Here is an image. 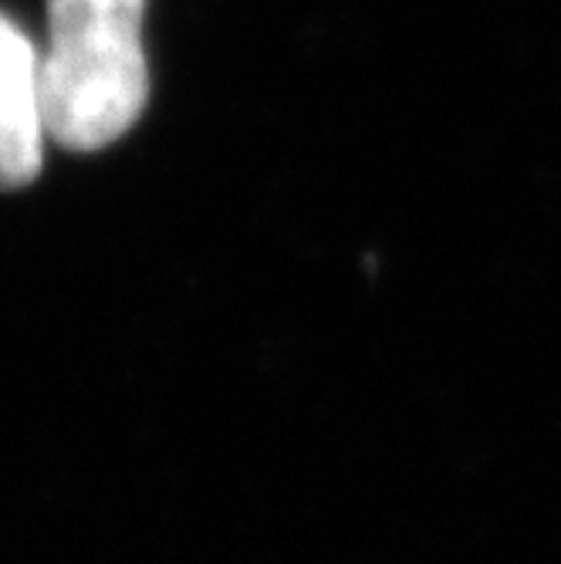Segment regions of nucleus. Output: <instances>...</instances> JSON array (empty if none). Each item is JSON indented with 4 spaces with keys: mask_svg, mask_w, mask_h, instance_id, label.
<instances>
[{
    "mask_svg": "<svg viewBox=\"0 0 561 564\" xmlns=\"http://www.w3.org/2000/svg\"><path fill=\"white\" fill-rule=\"evenodd\" d=\"M145 0H47L37 85L47 139L95 152L122 139L145 109Z\"/></svg>",
    "mask_w": 561,
    "mask_h": 564,
    "instance_id": "f257e3e1",
    "label": "nucleus"
},
{
    "mask_svg": "<svg viewBox=\"0 0 561 564\" xmlns=\"http://www.w3.org/2000/svg\"><path fill=\"white\" fill-rule=\"evenodd\" d=\"M44 139L37 47L0 14V189H21L41 173Z\"/></svg>",
    "mask_w": 561,
    "mask_h": 564,
    "instance_id": "f03ea898",
    "label": "nucleus"
}]
</instances>
